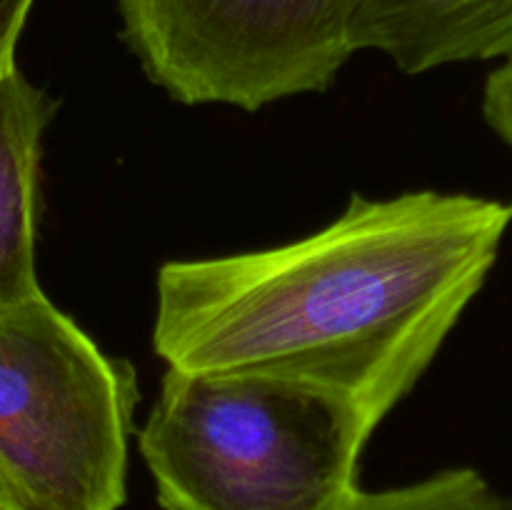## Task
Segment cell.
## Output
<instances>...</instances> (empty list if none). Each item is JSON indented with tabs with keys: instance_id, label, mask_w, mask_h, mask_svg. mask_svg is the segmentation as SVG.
<instances>
[{
	"instance_id": "cell-1",
	"label": "cell",
	"mask_w": 512,
	"mask_h": 510,
	"mask_svg": "<svg viewBox=\"0 0 512 510\" xmlns=\"http://www.w3.org/2000/svg\"><path fill=\"white\" fill-rule=\"evenodd\" d=\"M510 228L512 200L353 195L293 243L165 263L153 350L175 370L303 380L380 425L488 283Z\"/></svg>"
},
{
	"instance_id": "cell-2",
	"label": "cell",
	"mask_w": 512,
	"mask_h": 510,
	"mask_svg": "<svg viewBox=\"0 0 512 510\" xmlns=\"http://www.w3.org/2000/svg\"><path fill=\"white\" fill-rule=\"evenodd\" d=\"M375 430L303 380L168 368L138 448L163 510H350Z\"/></svg>"
},
{
	"instance_id": "cell-3",
	"label": "cell",
	"mask_w": 512,
	"mask_h": 510,
	"mask_svg": "<svg viewBox=\"0 0 512 510\" xmlns=\"http://www.w3.org/2000/svg\"><path fill=\"white\" fill-rule=\"evenodd\" d=\"M138 373L45 293L0 313V483L18 510H120Z\"/></svg>"
},
{
	"instance_id": "cell-4",
	"label": "cell",
	"mask_w": 512,
	"mask_h": 510,
	"mask_svg": "<svg viewBox=\"0 0 512 510\" xmlns=\"http://www.w3.org/2000/svg\"><path fill=\"white\" fill-rule=\"evenodd\" d=\"M363 0H118L140 68L185 105L260 110L323 93L355 55Z\"/></svg>"
},
{
	"instance_id": "cell-5",
	"label": "cell",
	"mask_w": 512,
	"mask_h": 510,
	"mask_svg": "<svg viewBox=\"0 0 512 510\" xmlns=\"http://www.w3.org/2000/svg\"><path fill=\"white\" fill-rule=\"evenodd\" d=\"M355 53L378 50L403 73L512 55V0H363Z\"/></svg>"
},
{
	"instance_id": "cell-6",
	"label": "cell",
	"mask_w": 512,
	"mask_h": 510,
	"mask_svg": "<svg viewBox=\"0 0 512 510\" xmlns=\"http://www.w3.org/2000/svg\"><path fill=\"white\" fill-rule=\"evenodd\" d=\"M55 103L20 73L0 70V313L43 293L35 265L40 150Z\"/></svg>"
},
{
	"instance_id": "cell-7",
	"label": "cell",
	"mask_w": 512,
	"mask_h": 510,
	"mask_svg": "<svg viewBox=\"0 0 512 510\" xmlns=\"http://www.w3.org/2000/svg\"><path fill=\"white\" fill-rule=\"evenodd\" d=\"M350 510H512V495L463 465L400 488L363 490Z\"/></svg>"
},
{
	"instance_id": "cell-8",
	"label": "cell",
	"mask_w": 512,
	"mask_h": 510,
	"mask_svg": "<svg viewBox=\"0 0 512 510\" xmlns=\"http://www.w3.org/2000/svg\"><path fill=\"white\" fill-rule=\"evenodd\" d=\"M483 118L512 150V55L500 60L483 88Z\"/></svg>"
},
{
	"instance_id": "cell-9",
	"label": "cell",
	"mask_w": 512,
	"mask_h": 510,
	"mask_svg": "<svg viewBox=\"0 0 512 510\" xmlns=\"http://www.w3.org/2000/svg\"><path fill=\"white\" fill-rule=\"evenodd\" d=\"M35 0H0V70L15 65V48Z\"/></svg>"
},
{
	"instance_id": "cell-10",
	"label": "cell",
	"mask_w": 512,
	"mask_h": 510,
	"mask_svg": "<svg viewBox=\"0 0 512 510\" xmlns=\"http://www.w3.org/2000/svg\"><path fill=\"white\" fill-rule=\"evenodd\" d=\"M0 510H18V508H15L13 498H10V493L5 490L3 483H0Z\"/></svg>"
}]
</instances>
